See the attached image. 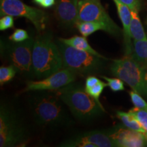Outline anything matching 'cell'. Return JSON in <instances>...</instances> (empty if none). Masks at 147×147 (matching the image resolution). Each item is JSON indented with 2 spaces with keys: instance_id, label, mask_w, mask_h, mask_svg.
Instances as JSON below:
<instances>
[{
  "instance_id": "obj_1",
  "label": "cell",
  "mask_w": 147,
  "mask_h": 147,
  "mask_svg": "<svg viewBox=\"0 0 147 147\" xmlns=\"http://www.w3.org/2000/svg\"><path fill=\"white\" fill-rule=\"evenodd\" d=\"M29 100L30 113L34 122L47 127L69 125L71 119L64 102L57 91H36Z\"/></svg>"
},
{
  "instance_id": "obj_2",
  "label": "cell",
  "mask_w": 147,
  "mask_h": 147,
  "mask_svg": "<svg viewBox=\"0 0 147 147\" xmlns=\"http://www.w3.org/2000/svg\"><path fill=\"white\" fill-rule=\"evenodd\" d=\"M57 91L71 113L78 121H91L102 116L106 112L104 107L80 84L71 82Z\"/></svg>"
},
{
  "instance_id": "obj_3",
  "label": "cell",
  "mask_w": 147,
  "mask_h": 147,
  "mask_svg": "<svg viewBox=\"0 0 147 147\" xmlns=\"http://www.w3.org/2000/svg\"><path fill=\"white\" fill-rule=\"evenodd\" d=\"M34 76L45 78L62 69L63 60L52 35L45 33L34 40L32 53Z\"/></svg>"
},
{
  "instance_id": "obj_4",
  "label": "cell",
  "mask_w": 147,
  "mask_h": 147,
  "mask_svg": "<svg viewBox=\"0 0 147 147\" xmlns=\"http://www.w3.org/2000/svg\"><path fill=\"white\" fill-rule=\"evenodd\" d=\"M29 131L23 119L10 105L0 107V146H24L29 140Z\"/></svg>"
},
{
  "instance_id": "obj_5",
  "label": "cell",
  "mask_w": 147,
  "mask_h": 147,
  "mask_svg": "<svg viewBox=\"0 0 147 147\" xmlns=\"http://www.w3.org/2000/svg\"><path fill=\"white\" fill-rule=\"evenodd\" d=\"M111 71L113 76L121 79L131 89L147 98V67L132 54L113 60Z\"/></svg>"
},
{
  "instance_id": "obj_6",
  "label": "cell",
  "mask_w": 147,
  "mask_h": 147,
  "mask_svg": "<svg viewBox=\"0 0 147 147\" xmlns=\"http://www.w3.org/2000/svg\"><path fill=\"white\" fill-rule=\"evenodd\" d=\"M63 60V68L68 69L74 73L88 74L100 70L107 60L106 57L79 50L66 45L59 40L56 42Z\"/></svg>"
},
{
  "instance_id": "obj_7",
  "label": "cell",
  "mask_w": 147,
  "mask_h": 147,
  "mask_svg": "<svg viewBox=\"0 0 147 147\" xmlns=\"http://www.w3.org/2000/svg\"><path fill=\"white\" fill-rule=\"evenodd\" d=\"M34 40L29 38L22 42L1 45V52L4 57L14 65L17 71L25 76L34 75L32 65V53Z\"/></svg>"
},
{
  "instance_id": "obj_8",
  "label": "cell",
  "mask_w": 147,
  "mask_h": 147,
  "mask_svg": "<svg viewBox=\"0 0 147 147\" xmlns=\"http://www.w3.org/2000/svg\"><path fill=\"white\" fill-rule=\"evenodd\" d=\"M0 14L1 16L26 18L32 22L38 32L45 30L49 20L43 10L25 4L21 0H0Z\"/></svg>"
},
{
  "instance_id": "obj_9",
  "label": "cell",
  "mask_w": 147,
  "mask_h": 147,
  "mask_svg": "<svg viewBox=\"0 0 147 147\" xmlns=\"http://www.w3.org/2000/svg\"><path fill=\"white\" fill-rule=\"evenodd\" d=\"M78 21H91L103 23L106 32L114 36L120 35L121 29L110 17L100 0H79Z\"/></svg>"
},
{
  "instance_id": "obj_10",
  "label": "cell",
  "mask_w": 147,
  "mask_h": 147,
  "mask_svg": "<svg viewBox=\"0 0 147 147\" xmlns=\"http://www.w3.org/2000/svg\"><path fill=\"white\" fill-rule=\"evenodd\" d=\"M109 130H94L84 132L66 140L60 144L63 147H114L116 144Z\"/></svg>"
},
{
  "instance_id": "obj_11",
  "label": "cell",
  "mask_w": 147,
  "mask_h": 147,
  "mask_svg": "<svg viewBox=\"0 0 147 147\" xmlns=\"http://www.w3.org/2000/svg\"><path fill=\"white\" fill-rule=\"evenodd\" d=\"M75 79L76 73L68 69H61L40 80L28 81L23 91H57L73 82Z\"/></svg>"
},
{
  "instance_id": "obj_12",
  "label": "cell",
  "mask_w": 147,
  "mask_h": 147,
  "mask_svg": "<svg viewBox=\"0 0 147 147\" xmlns=\"http://www.w3.org/2000/svg\"><path fill=\"white\" fill-rule=\"evenodd\" d=\"M110 136L115 142L116 146L142 147L147 146L146 134L129 129H110Z\"/></svg>"
},
{
  "instance_id": "obj_13",
  "label": "cell",
  "mask_w": 147,
  "mask_h": 147,
  "mask_svg": "<svg viewBox=\"0 0 147 147\" xmlns=\"http://www.w3.org/2000/svg\"><path fill=\"white\" fill-rule=\"evenodd\" d=\"M78 2L79 0H56L55 14L63 26L72 27L78 22Z\"/></svg>"
},
{
  "instance_id": "obj_14",
  "label": "cell",
  "mask_w": 147,
  "mask_h": 147,
  "mask_svg": "<svg viewBox=\"0 0 147 147\" xmlns=\"http://www.w3.org/2000/svg\"><path fill=\"white\" fill-rule=\"evenodd\" d=\"M121 23L123 26L124 44L125 49V55H129L133 51V43L131 42V37L130 34V25L131 20V11L127 5L121 2L119 0H113Z\"/></svg>"
},
{
  "instance_id": "obj_15",
  "label": "cell",
  "mask_w": 147,
  "mask_h": 147,
  "mask_svg": "<svg viewBox=\"0 0 147 147\" xmlns=\"http://www.w3.org/2000/svg\"><path fill=\"white\" fill-rule=\"evenodd\" d=\"M66 45L70 46L71 47L76 48L79 50L83 51H86L91 54L97 55V56L100 57H104L102 55L100 54L98 52L92 48L88 42L87 38L84 36H74L69 38H59V39Z\"/></svg>"
},
{
  "instance_id": "obj_16",
  "label": "cell",
  "mask_w": 147,
  "mask_h": 147,
  "mask_svg": "<svg viewBox=\"0 0 147 147\" xmlns=\"http://www.w3.org/2000/svg\"><path fill=\"white\" fill-rule=\"evenodd\" d=\"M131 20L130 25V34L132 39L136 41L147 40V35L144 32L142 22L138 15V10H131Z\"/></svg>"
},
{
  "instance_id": "obj_17",
  "label": "cell",
  "mask_w": 147,
  "mask_h": 147,
  "mask_svg": "<svg viewBox=\"0 0 147 147\" xmlns=\"http://www.w3.org/2000/svg\"><path fill=\"white\" fill-rule=\"evenodd\" d=\"M76 26L82 36L86 38L99 30H102L106 32L105 25L98 22L78 21L76 24Z\"/></svg>"
},
{
  "instance_id": "obj_18",
  "label": "cell",
  "mask_w": 147,
  "mask_h": 147,
  "mask_svg": "<svg viewBox=\"0 0 147 147\" xmlns=\"http://www.w3.org/2000/svg\"><path fill=\"white\" fill-rule=\"evenodd\" d=\"M117 116L127 128L142 133H146V131L138 122V121L129 112L125 113L122 111H118L117 113Z\"/></svg>"
},
{
  "instance_id": "obj_19",
  "label": "cell",
  "mask_w": 147,
  "mask_h": 147,
  "mask_svg": "<svg viewBox=\"0 0 147 147\" xmlns=\"http://www.w3.org/2000/svg\"><path fill=\"white\" fill-rule=\"evenodd\" d=\"M132 55L136 59L147 67V40L133 42Z\"/></svg>"
},
{
  "instance_id": "obj_20",
  "label": "cell",
  "mask_w": 147,
  "mask_h": 147,
  "mask_svg": "<svg viewBox=\"0 0 147 147\" xmlns=\"http://www.w3.org/2000/svg\"><path fill=\"white\" fill-rule=\"evenodd\" d=\"M17 69L14 65L1 66L0 67V83L1 85L10 82L15 76Z\"/></svg>"
},
{
  "instance_id": "obj_21",
  "label": "cell",
  "mask_w": 147,
  "mask_h": 147,
  "mask_svg": "<svg viewBox=\"0 0 147 147\" xmlns=\"http://www.w3.org/2000/svg\"><path fill=\"white\" fill-rule=\"evenodd\" d=\"M136 119L138 121L144 129L147 132V111L140 109L138 108H133L129 111Z\"/></svg>"
},
{
  "instance_id": "obj_22",
  "label": "cell",
  "mask_w": 147,
  "mask_h": 147,
  "mask_svg": "<svg viewBox=\"0 0 147 147\" xmlns=\"http://www.w3.org/2000/svg\"><path fill=\"white\" fill-rule=\"evenodd\" d=\"M102 78L107 81L108 86L114 92L121 91L125 89L124 83L122 80L119 78H109L107 76H102Z\"/></svg>"
},
{
  "instance_id": "obj_23",
  "label": "cell",
  "mask_w": 147,
  "mask_h": 147,
  "mask_svg": "<svg viewBox=\"0 0 147 147\" xmlns=\"http://www.w3.org/2000/svg\"><path fill=\"white\" fill-rule=\"evenodd\" d=\"M106 86H108V84L101 80V81L99 82V83H97L96 85L93 86V87L90 88L89 89H86V91H87V93H89L91 97H93V98L100 104V105H102V104H101V102H100V95H102L103 90H104V89L106 87Z\"/></svg>"
},
{
  "instance_id": "obj_24",
  "label": "cell",
  "mask_w": 147,
  "mask_h": 147,
  "mask_svg": "<svg viewBox=\"0 0 147 147\" xmlns=\"http://www.w3.org/2000/svg\"><path fill=\"white\" fill-rule=\"evenodd\" d=\"M129 95L131 97V102L135 106V107L147 111V102L142 98V95L138 94L134 91H129Z\"/></svg>"
},
{
  "instance_id": "obj_25",
  "label": "cell",
  "mask_w": 147,
  "mask_h": 147,
  "mask_svg": "<svg viewBox=\"0 0 147 147\" xmlns=\"http://www.w3.org/2000/svg\"><path fill=\"white\" fill-rule=\"evenodd\" d=\"M30 38L27 31L23 29H17L9 37V40L14 42H22Z\"/></svg>"
},
{
  "instance_id": "obj_26",
  "label": "cell",
  "mask_w": 147,
  "mask_h": 147,
  "mask_svg": "<svg viewBox=\"0 0 147 147\" xmlns=\"http://www.w3.org/2000/svg\"><path fill=\"white\" fill-rule=\"evenodd\" d=\"M14 27L13 16L5 15L0 19V30L5 31L6 29L12 28Z\"/></svg>"
},
{
  "instance_id": "obj_27",
  "label": "cell",
  "mask_w": 147,
  "mask_h": 147,
  "mask_svg": "<svg viewBox=\"0 0 147 147\" xmlns=\"http://www.w3.org/2000/svg\"><path fill=\"white\" fill-rule=\"evenodd\" d=\"M119 1L127 5L131 10H136L139 11L140 9V0H119Z\"/></svg>"
},
{
  "instance_id": "obj_28",
  "label": "cell",
  "mask_w": 147,
  "mask_h": 147,
  "mask_svg": "<svg viewBox=\"0 0 147 147\" xmlns=\"http://www.w3.org/2000/svg\"><path fill=\"white\" fill-rule=\"evenodd\" d=\"M101 81L97 77L93 76H88L85 80V89H89L90 88L93 87V86L96 85Z\"/></svg>"
},
{
  "instance_id": "obj_29",
  "label": "cell",
  "mask_w": 147,
  "mask_h": 147,
  "mask_svg": "<svg viewBox=\"0 0 147 147\" xmlns=\"http://www.w3.org/2000/svg\"><path fill=\"white\" fill-rule=\"evenodd\" d=\"M55 2H56V0H44L43 2L42 3L41 6L45 8H49L54 5Z\"/></svg>"
},
{
  "instance_id": "obj_30",
  "label": "cell",
  "mask_w": 147,
  "mask_h": 147,
  "mask_svg": "<svg viewBox=\"0 0 147 147\" xmlns=\"http://www.w3.org/2000/svg\"><path fill=\"white\" fill-rule=\"evenodd\" d=\"M43 1H44V0H34V1L35 3H37V4L40 5H41L42 3L43 2Z\"/></svg>"
},
{
  "instance_id": "obj_31",
  "label": "cell",
  "mask_w": 147,
  "mask_h": 147,
  "mask_svg": "<svg viewBox=\"0 0 147 147\" xmlns=\"http://www.w3.org/2000/svg\"><path fill=\"white\" fill-rule=\"evenodd\" d=\"M146 24L147 25V16H146Z\"/></svg>"
},
{
  "instance_id": "obj_32",
  "label": "cell",
  "mask_w": 147,
  "mask_h": 147,
  "mask_svg": "<svg viewBox=\"0 0 147 147\" xmlns=\"http://www.w3.org/2000/svg\"><path fill=\"white\" fill-rule=\"evenodd\" d=\"M145 134H146V136L147 138V132H146V133H145Z\"/></svg>"
}]
</instances>
